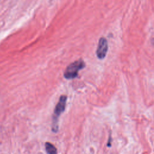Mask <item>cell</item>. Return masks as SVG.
Here are the masks:
<instances>
[{"mask_svg":"<svg viewBox=\"0 0 154 154\" xmlns=\"http://www.w3.org/2000/svg\"><path fill=\"white\" fill-rule=\"evenodd\" d=\"M85 67V63L81 59L78 60L70 64L64 71V76L65 78L70 79L76 78L78 75L79 70Z\"/></svg>","mask_w":154,"mask_h":154,"instance_id":"cell-1","label":"cell"},{"mask_svg":"<svg viewBox=\"0 0 154 154\" xmlns=\"http://www.w3.org/2000/svg\"><path fill=\"white\" fill-rule=\"evenodd\" d=\"M108 42L106 39L104 37H102L99 39L97 50H96V55L98 58L103 59L107 53L108 51Z\"/></svg>","mask_w":154,"mask_h":154,"instance_id":"cell-3","label":"cell"},{"mask_svg":"<svg viewBox=\"0 0 154 154\" xmlns=\"http://www.w3.org/2000/svg\"><path fill=\"white\" fill-rule=\"evenodd\" d=\"M45 149H46V152L48 153L54 154V153H57V149L55 148V147L52 144H51L50 143L47 142L45 143Z\"/></svg>","mask_w":154,"mask_h":154,"instance_id":"cell-4","label":"cell"},{"mask_svg":"<svg viewBox=\"0 0 154 154\" xmlns=\"http://www.w3.org/2000/svg\"><path fill=\"white\" fill-rule=\"evenodd\" d=\"M67 100V96L65 95H62L60 97L59 101L57 103L55 109L54 114L53 117V125H52V131L57 132L58 130V118L60 115L64 112L66 107V103Z\"/></svg>","mask_w":154,"mask_h":154,"instance_id":"cell-2","label":"cell"}]
</instances>
